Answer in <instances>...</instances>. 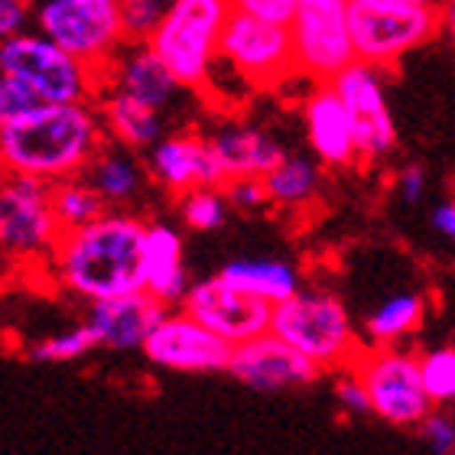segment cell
I'll list each match as a JSON object with an SVG mask.
<instances>
[{
    "label": "cell",
    "mask_w": 455,
    "mask_h": 455,
    "mask_svg": "<svg viewBox=\"0 0 455 455\" xmlns=\"http://www.w3.org/2000/svg\"><path fill=\"white\" fill-rule=\"evenodd\" d=\"M147 225L131 209H108L101 219L62 231L43 274L59 293L82 303L143 290Z\"/></svg>",
    "instance_id": "1"
},
{
    "label": "cell",
    "mask_w": 455,
    "mask_h": 455,
    "mask_svg": "<svg viewBox=\"0 0 455 455\" xmlns=\"http://www.w3.org/2000/svg\"><path fill=\"white\" fill-rule=\"evenodd\" d=\"M111 140L98 101L39 105L36 111L0 121V166L43 182L85 176L101 147Z\"/></svg>",
    "instance_id": "2"
},
{
    "label": "cell",
    "mask_w": 455,
    "mask_h": 455,
    "mask_svg": "<svg viewBox=\"0 0 455 455\" xmlns=\"http://www.w3.org/2000/svg\"><path fill=\"white\" fill-rule=\"evenodd\" d=\"M270 332L299 348L323 371H335V374L351 368V361L364 348L358 325L351 323L345 303L319 286H303L290 299L276 303Z\"/></svg>",
    "instance_id": "3"
},
{
    "label": "cell",
    "mask_w": 455,
    "mask_h": 455,
    "mask_svg": "<svg viewBox=\"0 0 455 455\" xmlns=\"http://www.w3.org/2000/svg\"><path fill=\"white\" fill-rule=\"evenodd\" d=\"M231 10V0H172L160 27L147 39L189 92L209 85L221 59V33Z\"/></svg>",
    "instance_id": "4"
},
{
    "label": "cell",
    "mask_w": 455,
    "mask_h": 455,
    "mask_svg": "<svg viewBox=\"0 0 455 455\" xmlns=\"http://www.w3.org/2000/svg\"><path fill=\"white\" fill-rule=\"evenodd\" d=\"M0 72L23 78L36 88V95L49 105L66 101H98L105 92V72L39 29H27L0 43Z\"/></svg>",
    "instance_id": "5"
},
{
    "label": "cell",
    "mask_w": 455,
    "mask_h": 455,
    "mask_svg": "<svg viewBox=\"0 0 455 455\" xmlns=\"http://www.w3.org/2000/svg\"><path fill=\"white\" fill-rule=\"evenodd\" d=\"M443 33V7L413 0H351V36L361 62L397 68Z\"/></svg>",
    "instance_id": "6"
},
{
    "label": "cell",
    "mask_w": 455,
    "mask_h": 455,
    "mask_svg": "<svg viewBox=\"0 0 455 455\" xmlns=\"http://www.w3.org/2000/svg\"><path fill=\"white\" fill-rule=\"evenodd\" d=\"M62 225L52 209V186L36 176L4 172L0 186V251L13 267L46 270Z\"/></svg>",
    "instance_id": "7"
},
{
    "label": "cell",
    "mask_w": 455,
    "mask_h": 455,
    "mask_svg": "<svg viewBox=\"0 0 455 455\" xmlns=\"http://www.w3.org/2000/svg\"><path fill=\"white\" fill-rule=\"evenodd\" d=\"M371 397L374 417L387 427L417 429L436 407L427 394L417 351H403L397 345H364L351 361Z\"/></svg>",
    "instance_id": "8"
},
{
    "label": "cell",
    "mask_w": 455,
    "mask_h": 455,
    "mask_svg": "<svg viewBox=\"0 0 455 455\" xmlns=\"http://www.w3.org/2000/svg\"><path fill=\"white\" fill-rule=\"evenodd\" d=\"M101 72L127 43L121 0H36V27Z\"/></svg>",
    "instance_id": "9"
},
{
    "label": "cell",
    "mask_w": 455,
    "mask_h": 455,
    "mask_svg": "<svg viewBox=\"0 0 455 455\" xmlns=\"http://www.w3.org/2000/svg\"><path fill=\"white\" fill-rule=\"evenodd\" d=\"M290 36L296 72L306 82H332L341 68L358 62L351 36V0H296Z\"/></svg>",
    "instance_id": "10"
},
{
    "label": "cell",
    "mask_w": 455,
    "mask_h": 455,
    "mask_svg": "<svg viewBox=\"0 0 455 455\" xmlns=\"http://www.w3.org/2000/svg\"><path fill=\"white\" fill-rule=\"evenodd\" d=\"M219 62L257 88H276L290 78H299L290 23L251 17L241 10H231L228 17Z\"/></svg>",
    "instance_id": "11"
},
{
    "label": "cell",
    "mask_w": 455,
    "mask_h": 455,
    "mask_svg": "<svg viewBox=\"0 0 455 455\" xmlns=\"http://www.w3.org/2000/svg\"><path fill=\"white\" fill-rule=\"evenodd\" d=\"M332 85L348 108L351 124H355L361 166H374V163L387 160L397 147V124H394L387 101V68L358 59L348 68H341L332 78Z\"/></svg>",
    "instance_id": "12"
},
{
    "label": "cell",
    "mask_w": 455,
    "mask_h": 455,
    "mask_svg": "<svg viewBox=\"0 0 455 455\" xmlns=\"http://www.w3.org/2000/svg\"><path fill=\"white\" fill-rule=\"evenodd\" d=\"M140 351L150 364L176 374H215L228 371L235 345L199 323L186 306H170L160 315V323L150 329Z\"/></svg>",
    "instance_id": "13"
},
{
    "label": "cell",
    "mask_w": 455,
    "mask_h": 455,
    "mask_svg": "<svg viewBox=\"0 0 455 455\" xmlns=\"http://www.w3.org/2000/svg\"><path fill=\"white\" fill-rule=\"evenodd\" d=\"M228 374L251 390L276 394V390L309 387L323 378L325 371L280 335L264 332L251 341L235 345L231 361H228Z\"/></svg>",
    "instance_id": "14"
},
{
    "label": "cell",
    "mask_w": 455,
    "mask_h": 455,
    "mask_svg": "<svg viewBox=\"0 0 455 455\" xmlns=\"http://www.w3.org/2000/svg\"><path fill=\"white\" fill-rule=\"evenodd\" d=\"M150 180L170 196H186L202 186H225L228 172L219 153L212 147L209 133L202 131H170L147 150Z\"/></svg>",
    "instance_id": "15"
},
{
    "label": "cell",
    "mask_w": 455,
    "mask_h": 455,
    "mask_svg": "<svg viewBox=\"0 0 455 455\" xmlns=\"http://www.w3.org/2000/svg\"><path fill=\"white\" fill-rule=\"evenodd\" d=\"M182 306L231 345H241V341H251L257 335L270 332V319H274V306L244 293V290H237L221 274L196 280L189 286L186 299H182Z\"/></svg>",
    "instance_id": "16"
},
{
    "label": "cell",
    "mask_w": 455,
    "mask_h": 455,
    "mask_svg": "<svg viewBox=\"0 0 455 455\" xmlns=\"http://www.w3.org/2000/svg\"><path fill=\"white\" fill-rule=\"evenodd\" d=\"M303 127L309 150L325 170H351L361 163L355 124L332 82H313L303 98Z\"/></svg>",
    "instance_id": "17"
},
{
    "label": "cell",
    "mask_w": 455,
    "mask_h": 455,
    "mask_svg": "<svg viewBox=\"0 0 455 455\" xmlns=\"http://www.w3.org/2000/svg\"><path fill=\"white\" fill-rule=\"evenodd\" d=\"M105 88H121V92H127L137 101L156 108L163 114L172 111L176 101L189 92L180 78L172 76V68L153 52V46L147 39L143 43L127 39L117 49V56L105 68Z\"/></svg>",
    "instance_id": "18"
},
{
    "label": "cell",
    "mask_w": 455,
    "mask_h": 455,
    "mask_svg": "<svg viewBox=\"0 0 455 455\" xmlns=\"http://www.w3.org/2000/svg\"><path fill=\"white\" fill-rule=\"evenodd\" d=\"M166 309L170 306H163L156 296H150L147 290H137V293H124V296H111V299L88 303L85 323L95 332L98 348L137 351L143 348L150 329L160 323V315Z\"/></svg>",
    "instance_id": "19"
},
{
    "label": "cell",
    "mask_w": 455,
    "mask_h": 455,
    "mask_svg": "<svg viewBox=\"0 0 455 455\" xmlns=\"http://www.w3.org/2000/svg\"><path fill=\"white\" fill-rule=\"evenodd\" d=\"M205 133H209L212 147L219 153L228 180L231 176H267L286 156V150L280 147L274 133L251 121L215 124Z\"/></svg>",
    "instance_id": "20"
},
{
    "label": "cell",
    "mask_w": 455,
    "mask_h": 455,
    "mask_svg": "<svg viewBox=\"0 0 455 455\" xmlns=\"http://www.w3.org/2000/svg\"><path fill=\"white\" fill-rule=\"evenodd\" d=\"M143 290L156 296L163 306H182L189 293V270L182 254V235L166 221L147 225V251H143Z\"/></svg>",
    "instance_id": "21"
},
{
    "label": "cell",
    "mask_w": 455,
    "mask_h": 455,
    "mask_svg": "<svg viewBox=\"0 0 455 455\" xmlns=\"http://www.w3.org/2000/svg\"><path fill=\"white\" fill-rule=\"evenodd\" d=\"M85 180L95 186L108 209H127V205H133L147 192V182H153L147 160H140L137 150L121 147V143L114 140H108L101 147V153L92 160V166L85 170Z\"/></svg>",
    "instance_id": "22"
},
{
    "label": "cell",
    "mask_w": 455,
    "mask_h": 455,
    "mask_svg": "<svg viewBox=\"0 0 455 455\" xmlns=\"http://www.w3.org/2000/svg\"><path fill=\"white\" fill-rule=\"evenodd\" d=\"M98 111H101L108 137L137 153H147L163 133H170L166 131V114L143 105V101H137L121 88H105L98 95Z\"/></svg>",
    "instance_id": "23"
},
{
    "label": "cell",
    "mask_w": 455,
    "mask_h": 455,
    "mask_svg": "<svg viewBox=\"0 0 455 455\" xmlns=\"http://www.w3.org/2000/svg\"><path fill=\"white\" fill-rule=\"evenodd\" d=\"M267 182V196H270V205L286 215H299V212H309L319 205L325 189V166L319 160H309V156H296V153H286L283 160L276 163L274 170L264 176Z\"/></svg>",
    "instance_id": "24"
},
{
    "label": "cell",
    "mask_w": 455,
    "mask_h": 455,
    "mask_svg": "<svg viewBox=\"0 0 455 455\" xmlns=\"http://www.w3.org/2000/svg\"><path fill=\"white\" fill-rule=\"evenodd\" d=\"M228 283H235L237 290L264 299V303L276 306L290 299L293 293L303 290V276L290 260L280 257H241V260H228L219 270Z\"/></svg>",
    "instance_id": "25"
},
{
    "label": "cell",
    "mask_w": 455,
    "mask_h": 455,
    "mask_svg": "<svg viewBox=\"0 0 455 455\" xmlns=\"http://www.w3.org/2000/svg\"><path fill=\"white\" fill-rule=\"evenodd\" d=\"M427 319V296L423 293H397L384 299L374 313L364 319V335L371 345H397L413 335Z\"/></svg>",
    "instance_id": "26"
},
{
    "label": "cell",
    "mask_w": 455,
    "mask_h": 455,
    "mask_svg": "<svg viewBox=\"0 0 455 455\" xmlns=\"http://www.w3.org/2000/svg\"><path fill=\"white\" fill-rule=\"evenodd\" d=\"M52 209H56L62 231H72V228H82L88 221L101 219L108 205L85 176H72V180L52 182Z\"/></svg>",
    "instance_id": "27"
},
{
    "label": "cell",
    "mask_w": 455,
    "mask_h": 455,
    "mask_svg": "<svg viewBox=\"0 0 455 455\" xmlns=\"http://www.w3.org/2000/svg\"><path fill=\"white\" fill-rule=\"evenodd\" d=\"M180 219L189 231H219L225 228L231 215V202H228L221 186H202L186 196H180Z\"/></svg>",
    "instance_id": "28"
},
{
    "label": "cell",
    "mask_w": 455,
    "mask_h": 455,
    "mask_svg": "<svg viewBox=\"0 0 455 455\" xmlns=\"http://www.w3.org/2000/svg\"><path fill=\"white\" fill-rule=\"evenodd\" d=\"M92 348H98V339L92 332V325H72L62 332H52L46 339H36L27 348L29 361H46V364H62V361H76L82 355H88Z\"/></svg>",
    "instance_id": "29"
},
{
    "label": "cell",
    "mask_w": 455,
    "mask_h": 455,
    "mask_svg": "<svg viewBox=\"0 0 455 455\" xmlns=\"http://www.w3.org/2000/svg\"><path fill=\"white\" fill-rule=\"evenodd\" d=\"M419 371H423V384L427 394L436 407L455 403V348L452 345H439V348L419 351Z\"/></svg>",
    "instance_id": "30"
},
{
    "label": "cell",
    "mask_w": 455,
    "mask_h": 455,
    "mask_svg": "<svg viewBox=\"0 0 455 455\" xmlns=\"http://www.w3.org/2000/svg\"><path fill=\"white\" fill-rule=\"evenodd\" d=\"M172 0H121V13H124V33L133 43H143V39L153 36V29L160 27V20L166 17Z\"/></svg>",
    "instance_id": "31"
},
{
    "label": "cell",
    "mask_w": 455,
    "mask_h": 455,
    "mask_svg": "<svg viewBox=\"0 0 455 455\" xmlns=\"http://www.w3.org/2000/svg\"><path fill=\"white\" fill-rule=\"evenodd\" d=\"M39 105H46V101L36 95V88L27 85L23 78L0 72V121H13L20 114L36 111Z\"/></svg>",
    "instance_id": "32"
},
{
    "label": "cell",
    "mask_w": 455,
    "mask_h": 455,
    "mask_svg": "<svg viewBox=\"0 0 455 455\" xmlns=\"http://www.w3.org/2000/svg\"><path fill=\"white\" fill-rule=\"evenodd\" d=\"M335 403L345 417H371L374 413L364 380L358 378V371L351 368L339 371V378H335Z\"/></svg>",
    "instance_id": "33"
},
{
    "label": "cell",
    "mask_w": 455,
    "mask_h": 455,
    "mask_svg": "<svg viewBox=\"0 0 455 455\" xmlns=\"http://www.w3.org/2000/svg\"><path fill=\"white\" fill-rule=\"evenodd\" d=\"M417 433L433 455H455V417L443 413V407L429 410V417L419 423Z\"/></svg>",
    "instance_id": "34"
},
{
    "label": "cell",
    "mask_w": 455,
    "mask_h": 455,
    "mask_svg": "<svg viewBox=\"0 0 455 455\" xmlns=\"http://www.w3.org/2000/svg\"><path fill=\"white\" fill-rule=\"evenodd\" d=\"M221 189H225L231 209H237V212H257V209H264V205H270L264 176H231Z\"/></svg>",
    "instance_id": "35"
},
{
    "label": "cell",
    "mask_w": 455,
    "mask_h": 455,
    "mask_svg": "<svg viewBox=\"0 0 455 455\" xmlns=\"http://www.w3.org/2000/svg\"><path fill=\"white\" fill-rule=\"evenodd\" d=\"M36 27V0H0V36H17Z\"/></svg>",
    "instance_id": "36"
},
{
    "label": "cell",
    "mask_w": 455,
    "mask_h": 455,
    "mask_svg": "<svg viewBox=\"0 0 455 455\" xmlns=\"http://www.w3.org/2000/svg\"><path fill=\"white\" fill-rule=\"evenodd\" d=\"M427 170L423 166H403V170L397 172V180H394V189H397V199L403 202V205H419L423 202V196H427Z\"/></svg>",
    "instance_id": "37"
},
{
    "label": "cell",
    "mask_w": 455,
    "mask_h": 455,
    "mask_svg": "<svg viewBox=\"0 0 455 455\" xmlns=\"http://www.w3.org/2000/svg\"><path fill=\"white\" fill-rule=\"evenodd\" d=\"M231 7L251 17L276 20V23H290L296 10V0H231Z\"/></svg>",
    "instance_id": "38"
},
{
    "label": "cell",
    "mask_w": 455,
    "mask_h": 455,
    "mask_svg": "<svg viewBox=\"0 0 455 455\" xmlns=\"http://www.w3.org/2000/svg\"><path fill=\"white\" fill-rule=\"evenodd\" d=\"M433 228H436L446 241H452L455 244V199L443 202V205L433 209Z\"/></svg>",
    "instance_id": "39"
},
{
    "label": "cell",
    "mask_w": 455,
    "mask_h": 455,
    "mask_svg": "<svg viewBox=\"0 0 455 455\" xmlns=\"http://www.w3.org/2000/svg\"><path fill=\"white\" fill-rule=\"evenodd\" d=\"M443 33L455 49V0H443Z\"/></svg>",
    "instance_id": "40"
},
{
    "label": "cell",
    "mask_w": 455,
    "mask_h": 455,
    "mask_svg": "<svg viewBox=\"0 0 455 455\" xmlns=\"http://www.w3.org/2000/svg\"><path fill=\"white\" fill-rule=\"evenodd\" d=\"M413 4H436V7H443V0H413Z\"/></svg>",
    "instance_id": "41"
}]
</instances>
